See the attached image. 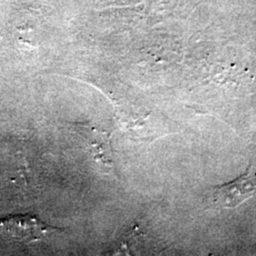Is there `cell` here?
Returning <instances> with one entry per match:
<instances>
[{
	"label": "cell",
	"mask_w": 256,
	"mask_h": 256,
	"mask_svg": "<svg viewBox=\"0 0 256 256\" xmlns=\"http://www.w3.org/2000/svg\"><path fill=\"white\" fill-rule=\"evenodd\" d=\"M256 194V168L250 165L238 178L212 188V202L218 208L232 209Z\"/></svg>",
	"instance_id": "cell-2"
},
{
	"label": "cell",
	"mask_w": 256,
	"mask_h": 256,
	"mask_svg": "<svg viewBox=\"0 0 256 256\" xmlns=\"http://www.w3.org/2000/svg\"><path fill=\"white\" fill-rule=\"evenodd\" d=\"M81 129V135L84 138L86 146L93 156L94 160L108 172L113 169V153L110 144V134L98 130L84 122H75Z\"/></svg>",
	"instance_id": "cell-3"
},
{
	"label": "cell",
	"mask_w": 256,
	"mask_h": 256,
	"mask_svg": "<svg viewBox=\"0 0 256 256\" xmlns=\"http://www.w3.org/2000/svg\"><path fill=\"white\" fill-rule=\"evenodd\" d=\"M0 228L14 240L26 244L42 240L46 236L64 230L48 224L32 212L9 214L2 218Z\"/></svg>",
	"instance_id": "cell-1"
}]
</instances>
